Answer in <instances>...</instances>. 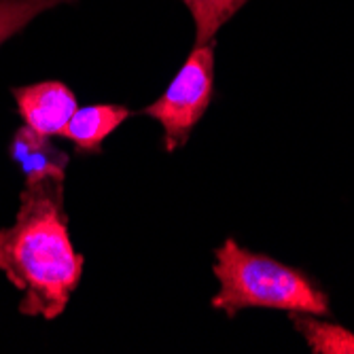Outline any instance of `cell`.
Returning <instances> with one entry per match:
<instances>
[{"instance_id": "6da1fadb", "label": "cell", "mask_w": 354, "mask_h": 354, "mask_svg": "<svg viewBox=\"0 0 354 354\" xmlns=\"http://www.w3.org/2000/svg\"><path fill=\"white\" fill-rule=\"evenodd\" d=\"M85 257L73 246L64 183L26 185L15 221L0 230V272L21 291L24 316L57 318L83 276Z\"/></svg>"}, {"instance_id": "277c9868", "label": "cell", "mask_w": 354, "mask_h": 354, "mask_svg": "<svg viewBox=\"0 0 354 354\" xmlns=\"http://www.w3.org/2000/svg\"><path fill=\"white\" fill-rule=\"evenodd\" d=\"M13 98L24 123L49 138L59 136L79 109L73 89L59 81H43L13 89Z\"/></svg>"}, {"instance_id": "52a82bcc", "label": "cell", "mask_w": 354, "mask_h": 354, "mask_svg": "<svg viewBox=\"0 0 354 354\" xmlns=\"http://www.w3.org/2000/svg\"><path fill=\"white\" fill-rule=\"evenodd\" d=\"M291 323L314 354H354V331L314 314H291Z\"/></svg>"}, {"instance_id": "8992f818", "label": "cell", "mask_w": 354, "mask_h": 354, "mask_svg": "<svg viewBox=\"0 0 354 354\" xmlns=\"http://www.w3.org/2000/svg\"><path fill=\"white\" fill-rule=\"evenodd\" d=\"M130 115L132 111L121 104H91L77 109L59 136L71 140L77 153H98L100 145L119 130V125Z\"/></svg>"}, {"instance_id": "5b68a950", "label": "cell", "mask_w": 354, "mask_h": 354, "mask_svg": "<svg viewBox=\"0 0 354 354\" xmlns=\"http://www.w3.org/2000/svg\"><path fill=\"white\" fill-rule=\"evenodd\" d=\"M11 157L24 172L26 185H39L43 180H66L71 164L68 153L51 142L49 136H41L28 125L19 127L11 140Z\"/></svg>"}, {"instance_id": "7a4b0ae2", "label": "cell", "mask_w": 354, "mask_h": 354, "mask_svg": "<svg viewBox=\"0 0 354 354\" xmlns=\"http://www.w3.org/2000/svg\"><path fill=\"white\" fill-rule=\"evenodd\" d=\"M212 272L218 282L212 308L230 318L246 308H270L314 316L331 314L329 295L316 286L308 274L268 254L246 250L232 238L214 250Z\"/></svg>"}, {"instance_id": "3957f363", "label": "cell", "mask_w": 354, "mask_h": 354, "mask_svg": "<svg viewBox=\"0 0 354 354\" xmlns=\"http://www.w3.org/2000/svg\"><path fill=\"white\" fill-rule=\"evenodd\" d=\"M214 89V43L196 47L185 59L180 71L142 115L155 119L164 127V147L174 153L183 147L193 127L206 115Z\"/></svg>"}, {"instance_id": "9c48e42d", "label": "cell", "mask_w": 354, "mask_h": 354, "mask_svg": "<svg viewBox=\"0 0 354 354\" xmlns=\"http://www.w3.org/2000/svg\"><path fill=\"white\" fill-rule=\"evenodd\" d=\"M75 0H0V45L7 43L41 13Z\"/></svg>"}, {"instance_id": "ba28073f", "label": "cell", "mask_w": 354, "mask_h": 354, "mask_svg": "<svg viewBox=\"0 0 354 354\" xmlns=\"http://www.w3.org/2000/svg\"><path fill=\"white\" fill-rule=\"evenodd\" d=\"M246 3L248 0H183L196 24V47L212 43L216 32Z\"/></svg>"}]
</instances>
